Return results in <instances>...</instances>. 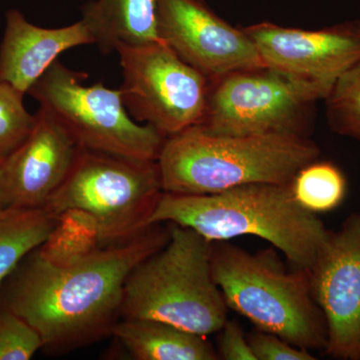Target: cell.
Here are the masks:
<instances>
[{
	"label": "cell",
	"mask_w": 360,
	"mask_h": 360,
	"mask_svg": "<svg viewBox=\"0 0 360 360\" xmlns=\"http://www.w3.org/2000/svg\"><path fill=\"white\" fill-rule=\"evenodd\" d=\"M168 238L167 222L151 224L66 265L49 264L34 250L0 285V307L27 322L46 352L87 347L112 335L130 272Z\"/></svg>",
	"instance_id": "obj_1"
},
{
	"label": "cell",
	"mask_w": 360,
	"mask_h": 360,
	"mask_svg": "<svg viewBox=\"0 0 360 360\" xmlns=\"http://www.w3.org/2000/svg\"><path fill=\"white\" fill-rule=\"evenodd\" d=\"M188 227L207 240L255 236L309 270L329 229L296 201L290 184H252L212 194L163 193L148 225Z\"/></svg>",
	"instance_id": "obj_2"
},
{
	"label": "cell",
	"mask_w": 360,
	"mask_h": 360,
	"mask_svg": "<svg viewBox=\"0 0 360 360\" xmlns=\"http://www.w3.org/2000/svg\"><path fill=\"white\" fill-rule=\"evenodd\" d=\"M319 155L305 135H220L198 124L167 137L156 162L163 193L212 194L246 184H290Z\"/></svg>",
	"instance_id": "obj_3"
},
{
	"label": "cell",
	"mask_w": 360,
	"mask_h": 360,
	"mask_svg": "<svg viewBox=\"0 0 360 360\" xmlns=\"http://www.w3.org/2000/svg\"><path fill=\"white\" fill-rule=\"evenodd\" d=\"M167 224V243L127 277L122 319L162 321L202 336L219 333L229 307L212 277V241Z\"/></svg>",
	"instance_id": "obj_4"
},
{
	"label": "cell",
	"mask_w": 360,
	"mask_h": 360,
	"mask_svg": "<svg viewBox=\"0 0 360 360\" xmlns=\"http://www.w3.org/2000/svg\"><path fill=\"white\" fill-rule=\"evenodd\" d=\"M212 271L229 309L295 347L324 352L328 326L309 270L288 271L274 251L251 253L224 240L212 243Z\"/></svg>",
	"instance_id": "obj_5"
},
{
	"label": "cell",
	"mask_w": 360,
	"mask_h": 360,
	"mask_svg": "<svg viewBox=\"0 0 360 360\" xmlns=\"http://www.w3.org/2000/svg\"><path fill=\"white\" fill-rule=\"evenodd\" d=\"M163 191L156 160L80 148L70 174L44 210L89 212L104 245L127 240L148 227Z\"/></svg>",
	"instance_id": "obj_6"
},
{
	"label": "cell",
	"mask_w": 360,
	"mask_h": 360,
	"mask_svg": "<svg viewBox=\"0 0 360 360\" xmlns=\"http://www.w3.org/2000/svg\"><path fill=\"white\" fill-rule=\"evenodd\" d=\"M89 75L56 60L27 94L39 101L78 146L141 160H158L167 137L155 127L135 122L120 89L103 82L84 85Z\"/></svg>",
	"instance_id": "obj_7"
},
{
	"label": "cell",
	"mask_w": 360,
	"mask_h": 360,
	"mask_svg": "<svg viewBox=\"0 0 360 360\" xmlns=\"http://www.w3.org/2000/svg\"><path fill=\"white\" fill-rule=\"evenodd\" d=\"M335 84L262 66L210 79L200 125L214 134H303L305 112Z\"/></svg>",
	"instance_id": "obj_8"
},
{
	"label": "cell",
	"mask_w": 360,
	"mask_h": 360,
	"mask_svg": "<svg viewBox=\"0 0 360 360\" xmlns=\"http://www.w3.org/2000/svg\"><path fill=\"white\" fill-rule=\"evenodd\" d=\"M122 68V101L129 115L163 136L200 124L210 78L161 40L115 47Z\"/></svg>",
	"instance_id": "obj_9"
},
{
	"label": "cell",
	"mask_w": 360,
	"mask_h": 360,
	"mask_svg": "<svg viewBox=\"0 0 360 360\" xmlns=\"http://www.w3.org/2000/svg\"><path fill=\"white\" fill-rule=\"evenodd\" d=\"M310 288L328 326L324 354L360 360V212L329 231L309 269Z\"/></svg>",
	"instance_id": "obj_10"
},
{
	"label": "cell",
	"mask_w": 360,
	"mask_h": 360,
	"mask_svg": "<svg viewBox=\"0 0 360 360\" xmlns=\"http://www.w3.org/2000/svg\"><path fill=\"white\" fill-rule=\"evenodd\" d=\"M161 41L210 79L266 66L245 30L219 18L203 0H155Z\"/></svg>",
	"instance_id": "obj_11"
},
{
	"label": "cell",
	"mask_w": 360,
	"mask_h": 360,
	"mask_svg": "<svg viewBox=\"0 0 360 360\" xmlns=\"http://www.w3.org/2000/svg\"><path fill=\"white\" fill-rule=\"evenodd\" d=\"M80 148L68 130L40 108L32 134L0 162V207L44 210Z\"/></svg>",
	"instance_id": "obj_12"
},
{
	"label": "cell",
	"mask_w": 360,
	"mask_h": 360,
	"mask_svg": "<svg viewBox=\"0 0 360 360\" xmlns=\"http://www.w3.org/2000/svg\"><path fill=\"white\" fill-rule=\"evenodd\" d=\"M269 68L335 84L360 61V22L348 21L319 30L270 22L243 28Z\"/></svg>",
	"instance_id": "obj_13"
},
{
	"label": "cell",
	"mask_w": 360,
	"mask_h": 360,
	"mask_svg": "<svg viewBox=\"0 0 360 360\" xmlns=\"http://www.w3.org/2000/svg\"><path fill=\"white\" fill-rule=\"evenodd\" d=\"M85 44H94V39L82 20L65 27L44 28L11 9L0 45V82L27 94L59 54Z\"/></svg>",
	"instance_id": "obj_14"
},
{
	"label": "cell",
	"mask_w": 360,
	"mask_h": 360,
	"mask_svg": "<svg viewBox=\"0 0 360 360\" xmlns=\"http://www.w3.org/2000/svg\"><path fill=\"white\" fill-rule=\"evenodd\" d=\"M82 20L103 53L120 44L142 45L160 40L155 0H90L82 7Z\"/></svg>",
	"instance_id": "obj_15"
},
{
	"label": "cell",
	"mask_w": 360,
	"mask_h": 360,
	"mask_svg": "<svg viewBox=\"0 0 360 360\" xmlns=\"http://www.w3.org/2000/svg\"><path fill=\"white\" fill-rule=\"evenodd\" d=\"M136 360H217L207 336L153 319H122L112 335Z\"/></svg>",
	"instance_id": "obj_16"
},
{
	"label": "cell",
	"mask_w": 360,
	"mask_h": 360,
	"mask_svg": "<svg viewBox=\"0 0 360 360\" xmlns=\"http://www.w3.org/2000/svg\"><path fill=\"white\" fill-rule=\"evenodd\" d=\"M56 222V217L45 210L0 207V285L46 240Z\"/></svg>",
	"instance_id": "obj_17"
},
{
	"label": "cell",
	"mask_w": 360,
	"mask_h": 360,
	"mask_svg": "<svg viewBox=\"0 0 360 360\" xmlns=\"http://www.w3.org/2000/svg\"><path fill=\"white\" fill-rule=\"evenodd\" d=\"M96 219L80 210H68L56 217L46 240L37 248L49 264L66 265L82 259L104 246Z\"/></svg>",
	"instance_id": "obj_18"
},
{
	"label": "cell",
	"mask_w": 360,
	"mask_h": 360,
	"mask_svg": "<svg viewBox=\"0 0 360 360\" xmlns=\"http://www.w3.org/2000/svg\"><path fill=\"white\" fill-rule=\"evenodd\" d=\"M296 201L305 210L319 214L333 212L347 198V180L335 163L312 161L290 182Z\"/></svg>",
	"instance_id": "obj_19"
},
{
	"label": "cell",
	"mask_w": 360,
	"mask_h": 360,
	"mask_svg": "<svg viewBox=\"0 0 360 360\" xmlns=\"http://www.w3.org/2000/svg\"><path fill=\"white\" fill-rule=\"evenodd\" d=\"M326 101L331 129L360 143V61L336 79Z\"/></svg>",
	"instance_id": "obj_20"
},
{
	"label": "cell",
	"mask_w": 360,
	"mask_h": 360,
	"mask_svg": "<svg viewBox=\"0 0 360 360\" xmlns=\"http://www.w3.org/2000/svg\"><path fill=\"white\" fill-rule=\"evenodd\" d=\"M23 96L13 85L0 82V162L30 136L37 122V115L26 110Z\"/></svg>",
	"instance_id": "obj_21"
},
{
	"label": "cell",
	"mask_w": 360,
	"mask_h": 360,
	"mask_svg": "<svg viewBox=\"0 0 360 360\" xmlns=\"http://www.w3.org/2000/svg\"><path fill=\"white\" fill-rule=\"evenodd\" d=\"M40 349L39 333L18 315L0 307V360L32 359Z\"/></svg>",
	"instance_id": "obj_22"
},
{
	"label": "cell",
	"mask_w": 360,
	"mask_h": 360,
	"mask_svg": "<svg viewBox=\"0 0 360 360\" xmlns=\"http://www.w3.org/2000/svg\"><path fill=\"white\" fill-rule=\"evenodd\" d=\"M248 340L257 360L316 359L309 350L295 347L279 336L260 329L248 333Z\"/></svg>",
	"instance_id": "obj_23"
},
{
	"label": "cell",
	"mask_w": 360,
	"mask_h": 360,
	"mask_svg": "<svg viewBox=\"0 0 360 360\" xmlns=\"http://www.w3.org/2000/svg\"><path fill=\"white\" fill-rule=\"evenodd\" d=\"M219 359L257 360L251 352L248 335H245L238 322L226 321L219 331Z\"/></svg>",
	"instance_id": "obj_24"
}]
</instances>
